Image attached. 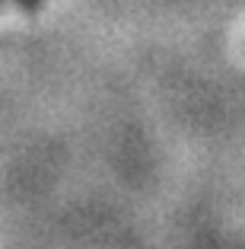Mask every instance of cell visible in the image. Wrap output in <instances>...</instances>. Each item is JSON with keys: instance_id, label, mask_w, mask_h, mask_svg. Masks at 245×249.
<instances>
[{"instance_id": "obj_1", "label": "cell", "mask_w": 245, "mask_h": 249, "mask_svg": "<svg viewBox=\"0 0 245 249\" xmlns=\"http://www.w3.org/2000/svg\"><path fill=\"white\" fill-rule=\"evenodd\" d=\"M19 10H26V13H38V10L45 7V0H13Z\"/></svg>"}, {"instance_id": "obj_2", "label": "cell", "mask_w": 245, "mask_h": 249, "mask_svg": "<svg viewBox=\"0 0 245 249\" xmlns=\"http://www.w3.org/2000/svg\"><path fill=\"white\" fill-rule=\"evenodd\" d=\"M0 3H3V0H0Z\"/></svg>"}]
</instances>
